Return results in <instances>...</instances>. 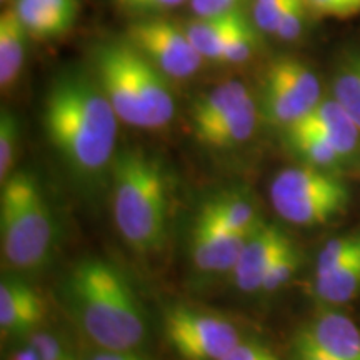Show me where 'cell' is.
Instances as JSON below:
<instances>
[{"mask_svg":"<svg viewBox=\"0 0 360 360\" xmlns=\"http://www.w3.org/2000/svg\"><path fill=\"white\" fill-rule=\"evenodd\" d=\"M322 101L321 80L307 64L278 57L265 70L260 110L265 120L285 129L299 122Z\"/></svg>","mask_w":360,"mask_h":360,"instance_id":"6","label":"cell"},{"mask_svg":"<svg viewBox=\"0 0 360 360\" xmlns=\"http://www.w3.org/2000/svg\"><path fill=\"white\" fill-rule=\"evenodd\" d=\"M305 330L323 352L335 360H360V330L345 315L322 312Z\"/></svg>","mask_w":360,"mask_h":360,"instance_id":"14","label":"cell"},{"mask_svg":"<svg viewBox=\"0 0 360 360\" xmlns=\"http://www.w3.org/2000/svg\"><path fill=\"white\" fill-rule=\"evenodd\" d=\"M186 0H115L117 6L137 13H160L175 8Z\"/></svg>","mask_w":360,"mask_h":360,"instance_id":"34","label":"cell"},{"mask_svg":"<svg viewBox=\"0 0 360 360\" xmlns=\"http://www.w3.org/2000/svg\"><path fill=\"white\" fill-rule=\"evenodd\" d=\"M309 12L330 19H347L360 13V0H305Z\"/></svg>","mask_w":360,"mask_h":360,"instance_id":"31","label":"cell"},{"mask_svg":"<svg viewBox=\"0 0 360 360\" xmlns=\"http://www.w3.org/2000/svg\"><path fill=\"white\" fill-rule=\"evenodd\" d=\"M25 2H32V4H39V6L60 8V11L79 13V0H25Z\"/></svg>","mask_w":360,"mask_h":360,"instance_id":"37","label":"cell"},{"mask_svg":"<svg viewBox=\"0 0 360 360\" xmlns=\"http://www.w3.org/2000/svg\"><path fill=\"white\" fill-rule=\"evenodd\" d=\"M27 345H30L42 360H70L60 342L47 332L35 330L34 334L29 335V344Z\"/></svg>","mask_w":360,"mask_h":360,"instance_id":"32","label":"cell"},{"mask_svg":"<svg viewBox=\"0 0 360 360\" xmlns=\"http://www.w3.org/2000/svg\"><path fill=\"white\" fill-rule=\"evenodd\" d=\"M15 11L29 37L37 40H51L67 34L74 27L79 15L77 12L39 6L25 0H17Z\"/></svg>","mask_w":360,"mask_h":360,"instance_id":"22","label":"cell"},{"mask_svg":"<svg viewBox=\"0 0 360 360\" xmlns=\"http://www.w3.org/2000/svg\"><path fill=\"white\" fill-rule=\"evenodd\" d=\"M200 212L236 232H250L262 222L254 202L244 192L219 193L202 205Z\"/></svg>","mask_w":360,"mask_h":360,"instance_id":"21","label":"cell"},{"mask_svg":"<svg viewBox=\"0 0 360 360\" xmlns=\"http://www.w3.org/2000/svg\"><path fill=\"white\" fill-rule=\"evenodd\" d=\"M299 265L300 252L297 249L295 242L290 240L289 244L283 247V250L274 260L272 267L265 274L260 292H276L281 289V287L285 285L295 276V272L299 270Z\"/></svg>","mask_w":360,"mask_h":360,"instance_id":"27","label":"cell"},{"mask_svg":"<svg viewBox=\"0 0 360 360\" xmlns=\"http://www.w3.org/2000/svg\"><path fill=\"white\" fill-rule=\"evenodd\" d=\"M314 290L322 302L340 305L360 294V254L322 277H315Z\"/></svg>","mask_w":360,"mask_h":360,"instance_id":"23","label":"cell"},{"mask_svg":"<svg viewBox=\"0 0 360 360\" xmlns=\"http://www.w3.org/2000/svg\"><path fill=\"white\" fill-rule=\"evenodd\" d=\"M250 232L231 231L199 210L191 232L193 264L205 274L232 272Z\"/></svg>","mask_w":360,"mask_h":360,"instance_id":"9","label":"cell"},{"mask_svg":"<svg viewBox=\"0 0 360 360\" xmlns=\"http://www.w3.org/2000/svg\"><path fill=\"white\" fill-rule=\"evenodd\" d=\"M254 22L245 19L238 24V27L231 34V37L225 40L222 53H220V62L225 64H242L254 56L255 47H257V32H255Z\"/></svg>","mask_w":360,"mask_h":360,"instance_id":"26","label":"cell"},{"mask_svg":"<svg viewBox=\"0 0 360 360\" xmlns=\"http://www.w3.org/2000/svg\"><path fill=\"white\" fill-rule=\"evenodd\" d=\"M45 302L29 283L4 278L0 283V328L2 335H30L44 322Z\"/></svg>","mask_w":360,"mask_h":360,"instance_id":"11","label":"cell"},{"mask_svg":"<svg viewBox=\"0 0 360 360\" xmlns=\"http://www.w3.org/2000/svg\"><path fill=\"white\" fill-rule=\"evenodd\" d=\"M127 40L169 79H187L197 74L204 57L188 39L186 27L162 17L134 22Z\"/></svg>","mask_w":360,"mask_h":360,"instance_id":"8","label":"cell"},{"mask_svg":"<svg viewBox=\"0 0 360 360\" xmlns=\"http://www.w3.org/2000/svg\"><path fill=\"white\" fill-rule=\"evenodd\" d=\"M242 2L244 0H191V7L197 17H207L242 8Z\"/></svg>","mask_w":360,"mask_h":360,"instance_id":"36","label":"cell"},{"mask_svg":"<svg viewBox=\"0 0 360 360\" xmlns=\"http://www.w3.org/2000/svg\"><path fill=\"white\" fill-rule=\"evenodd\" d=\"M342 192H349V188L335 174L305 164L300 167L283 169L274 177L269 187L270 202L309 199Z\"/></svg>","mask_w":360,"mask_h":360,"instance_id":"13","label":"cell"},{"mask_svg":"<svg viewBox=\"0 0 360 360\" xmlns=\"http://www.w3.org/2000/svg\"><path fill=\"white\" fill-rule=\"evenodd\" d=\"M164 332L184 360H220L242 340L229 319L187 305L165 310Z\"/></svg>","mask_w":360,"mask_h":360,"instance_id":"7","label":"cell"},{"mask_svg":"<svg viewBox=\"0 0 360 360\" xmlns=\"http://www.w3.org/2000/svg\"><path fill=\"white\" fill-rule=\"evenodd\" d=\"M27 34L15 7L0 15V85L6 92L19 79L25 64Z\"/></svg>","mask_w":360,"mask_h":360,"instance_id":"17","label":"cell"},{"mask_svg":"<svg viewBox=\"0 0 360 360\" xmlns=\"http://www.w3.org/2000/svg\"><path fill=\"white\" fill-rule=\"evenodd\" d=\"M332 90L335 101L349 112L360 129V52L350 53L340 62Z\"/></svg>","mask_w":360,"mask_h":360,"instance_id":"24","label":"cell"},{"mask_svg":"<svg viewBox=\"0 0 360 360\" xmlns=\"http://www.w3.org/2000/svg\"><path fill=\"white\" fill-rule=\"evenodd\" d=\"M255 125H257V105L250 97L231 115L197 134L195 139L210 148H232L249 141Z\"/></svg>","mask_w":360,"mask_h":360,"instance_id":"19","label":"cell"},{"mask_svg":"<svg viewBox=\"0 0 360 360\" xmlns=\"http://www.w3.org/2000/svg\"><path fill=\"white\" fill-rule=\"evenodd\" d=\"M244 19V8L197 17L195 20L188 22L186 25V32L202 57L207 60L220 62V53H222L225 40L231 37V34Z\"/></svg>","mask_w":360,"mask_h":360,"instance_id":"16","label":"cell"},{"mask_svg":"<svg viewBox=\"0 0 360 360\" xmlns=\"http://www.w3.org/2000/svg\"><path fill=\"white\" fill-rule=\"evenodd\" d=\"M2 2H7V0H2Z\"/></svg>","mask_w":360,"mask_h":360,"instance_id":"39","label":"cell"},{"mask_svg":"<svg viewBox=\"0 0 360 360\" xmlns=\"http://www.w3.org/2000/svg\"><path fill=\"white\" fill-rule=\"evenodd\" d=\"M290 240L281 227L262 220L242 245L231 272L233 283L244 292H260L265 274Z\"/></svg>","mask_w":360,"mask_h":360,"instance_id":"10","label":"cell"},{"mask_svg":"<svg viewBox=\"0 0 360 360\" xmlns=\"http://www.w3.org/2000/svg\"><path fill=\"white\" fill-rule=\"evenodd\" d=\"M360 254V233H349L328 240L321 250L315 265V277H322L339 269L342 264L349 262Z\"/></svg>","mask_w":360,"mask_h":360,"instance_id":"25","label":"cell"},{"mask_svg":"<svg viewBox=\"0 0 360 360\" xmlns=\"http://www.w3.org/2000/svg\"><path fill=\"white\" fill-rule=\"evenodd\" d=\"M53 215L34 174L13 172L0 191L2 257L17 270H35L47 262L53 245Z\"/></svg>","mask_w":360,"mask_h":360,"instance_id":"5","label":"cell"},{"mask_svg":"<svg viewBox=\"0 0 360 360\" xmlns=\"http://www.w3.org/2000/svg\"><path fill=\"white\" fill-rule=\"evenodd\" d=\"M80 328L103 350H134L146 339V314L122 270L89 257L70 269L65 282Z\"/></svg>","mask_w":360,"mask_h":360,"instance_id":"2","label":"cell"},{"mask_svg":"<svg viewBox=\"0 0 360 360\" xmlns=\"http://www.w3.org/2000/svg\"><path fill=\"white\" fill-rule=\"evenodd\" d=\"M220 360H281L278 355L257 340H240Z\"/></svg>","mask_w":360,"mask_h":360,"instance_id":"33","label":"cell"},{"mask_svg":"<svg viewBox=\"0 0 360 360\" xmlns=\"http://www.w3.org/2000/svg\"><path fill=\"white\" fill-rule=\"evenodd\" d=\"M249 89L240 80H227L204 94L192 103L191 125L193 135L200 134L210 125L231 115L233 110L250 98Z\"/></svg>","mask_w":360,"mask_h":360,"instance_id":"15","label":"cell"},{"mask_svg":"<svg viewBox=\"0 0 360 360\" xmlns=\"http://www.w3.org/2000/svg\"><path fill=\"white\" fill-rule=\"evenodd\" d=\"M19 120L8 109H2L0 114V180H6L13 174L17 146H19Z\"/></svg>","mask_w":360,"mask_h":360,"instance_id":"28","label":"cell"},{"mask_svg":"<svg viewBox=\"0 0 360 360\" xmlns=\"http://www.w3.org/2000/svg\"><path fill=\"white\" fill-rule=\"evenodd\" d=\"M290 0H254L252 4V22L257 30L265 34L276 32L277 22Z\"/></svg>","mask_w":360,"mask_h":360,"instance_id":"30","label":"cell"},{"mask_svg":"<svg viewBox=\"0 0 360 360\" xmlns=\"http://www.w3.org/2000/svg\"><path fill=\"white\" fill-rule=\"evenodd\" d=\"M42 122L49 142L74 174L87 179L112 167L120 119L96 75H58L45 96Z\"/></svg>","mask_w":360,"mask_h":360,"instance_id":"1","label":"cell"},{"mask_svg":"<svg viewBox=\"0 0 360 360\" xmlns=\"http://www.w3.org/2000/svg\"><path fill=\"white\" fill-rule=\"evenodd\" d=\"M112 210L117 231L139 254L162 249L169 229V187L162 164L141 148L112 162Z\"/></svg>","mask_w":360,"mask_h":360,"instance_id":"3","label":"cell"},{"mask_svg":"<svg viewBox=\"0 0 360 360\" xmlns=\"http://www.w3.org/2000/svg\"><path fill=\"white\" fill-rule=\"evenodd\" d=\"M350 200L349 192L332 193V195L309 197V199H292L272 202L276 212L287 222L295 225L326 224L347 209Z\"/></svg>","mask_w":360,"mask_h":360,"instance_id":"18","label":"cell"},{"mask_svg":"<svg viewBox=\"0 0 360 360\" xmlns=\"http://www.w3.org/2000/svg\"><path fill=\"white\" fill-rule=\"evenodd\" d=\"M309 8L305 6V0H290L285 11L282 12L281 19L277 22L276 32L278 39L285 40V42H292L302 34L305 15H307Z\"/></svg>","mask_w":360,"mask_h":360,"instance_id":"29","label":"cell"},{"mask_svg":"<svg viewBox=\"0 0 360 360\" xmlns=\"http://www.w3.org/2000/svg\"><path fill=\"white\" fill-rule=\"evenodd\" d=\"M8 360H42V359H40V355L35 352L30 345H27L24 349L15 350V352L8 357Z\"/></svg>","mask_w":360,"mask_h":360,"instance_id":"38","label":"cell"},{"mask_svg":"<svg viewBox=\"0 0 360 360\" xmlns=\"http://www.w3.org/2000/svg\"><path fill=\"white\" fill-rule=\"evenodd\" d=\"M292 125H299V127L321 134L345 160L357 154L360 148L359 125L335 98L321 101L304 119Z\"/></svg>","mask_w":360,"mask_h":360,"instance_id":"12","label":"cell"},{"mask_svg":"<svg viewBox=\"0 0 360 360\" xmlns=\"http://www.w3.org/2000/svg\"><path fill=\"white\" fill-rule=\"evenodd\" d=\"M94 75L120 122L137 129L170 124L175 102L169 77L129 40L98 45L94 51Z\"/></svg>","mask_w":360,"mask_h":360,"instance_id":"4","label":"cell"},{"mask_svg":"<svg viewBox=\"0 0 360 360\" xmlns=\"http://www.w3.org/2000/svg\"><path fill=\"white\" fill-rule=\"evenodd\" d=\"M294 352L297 360H335L315 344L305 328H302V330L295 335Z\"/></svg>","mask_w":360,"mask_h":360,"instance_id":"35","label":"cell"},{"mask_svg":"<svg viewBox=\"0 0 360 360\" xmlns=\"http://www.w3.org/2000/svg\"><path fill=\"white\" fill-rule=\"evenodd\" d=\"M283 139L287 147L304 162L305 165L322 169L326 172H340L345 159L335 150L330 142H327L321 134L315 130L290 125L283 129Z\"/></svg>","mask_w":360,"mask_h":360,"instance_id":"20","label":"cell"}]
</instances>
